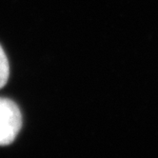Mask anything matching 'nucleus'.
I'll return each mask as SVG.
<instances>
[{
	"label": "nucleus",
	"instance_id": "nucleus-1",
	"mask_svg": "<svg viewBox=\"0 0 158 158\" xmlns=\"http://www.w3.org/2000/svg\"><path fill=\"white\" fill-rule=\"evenodd\" d=\"M22 128V114L12 99L0 97V146L12 144Z\"/></svg>",
	"mask_w": 158,
	"mask_h": 158
},
{
	"label": "nucleus",
	"instance_id": "nucleus-2",
	"mask_svg": "<svg viewBox=\"0 0 158 158\" xmlns=\"http://www.w3.org/2000/svg\"><path fill=\"white\" fill-rule=\"evenodd\" d=\"M10 77V64L7 55L0 45V89H2L8 82Z\"/></svg>",
	"mask_w": 158,
	"mask_h": 158
}]
</instances>
